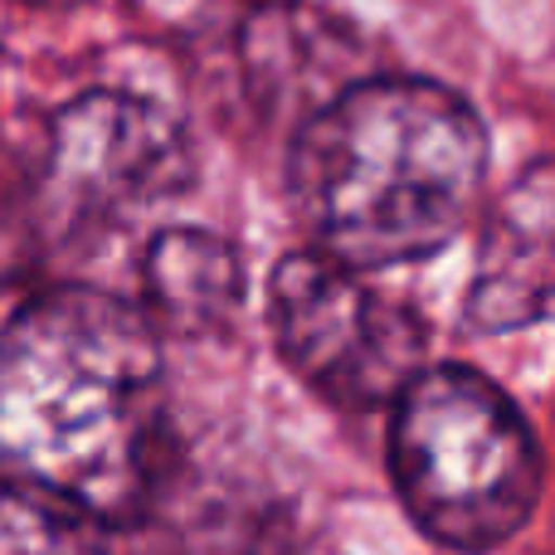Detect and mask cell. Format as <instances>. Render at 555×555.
Instances as JSON below:
<instances>
[{"label": "cell", "mask_w": 555, "mask_h": 555, "mask_svg": "<svg viewBox=\"0 0 555 555\" xmlns=\"http://www.w3.org/2000/svg\"><path fill=\"white\" fill-rule=\"evenodd\" d=\"M0 473L103 527L137 521L162 478V341L142 307L54 287L0 332Z\"/></svg>", "instance_id": "1"}, {"label": "cell", "mask_w": 555, "mask_h": 555, "mask_svg": "<svg viewBox=\"0 0 555 555\" xmlns=\"http://www.w3.org/2000/svg\"><path fill=\"white\" fill-rule=\"evenodd\" d=\"M488 132L453 88L356 78L302 117L287 191L317 249L356 273L420 263L482 205Z\"/></svg>", "instance_id": "2"}, {"label": "cell", "mask_w": 555, "mask_h": 555, "mask_svg": "<svg viewBox=\"0 0 555 555\" xmlns=\"http://www.w3.org/2000/svg\"><path fill=\"white\" fill-rule=\"evenodd\" d=\"M390 473L420 531L453 551L502 546L541 498L531 424L468 365H429L400 390Z\"/></svg>", "instance_id": "3"}, {"label": "cell", "mask_w": 555, "mask_h": 555, "mask_svg": "<svg viewBox=\"0 0 555 555\" xmlns=\"http://www.w3.org/2000/svg\"><path fill=\"white\" fill-rule=\"evenodd\" d=\"M269 322L293 375L341 410L395 404L424 371L420 317L322 249L287 254L273 269Z\"/></svg>", "instance_id": "4"}, {"label": "cell", "mask_w": 555, "mask_h": 555, "mask_svg": "<svg viewBox=\"0 0 555 555\" xmlns=\"http://www.w3.org/2000/svg\"><path fill=\"white\" fill-rule=\"evenodd\" d=\"M191 185L185 132L156 103L98 88L83 93L49 127L44 195L64 224L113 220L146 210Z\"/></svg>", "instance_id": "5"}, {"label": "cell", "mask_w": 555, "mask_h": 555, "mask_svg": "<svg viewBox=\"0 0 555 555\" xmlns=\"http://www.w3.org/2000/svg\"><path fill=\"white\" fill-rule=\"evenodd\" d=\"M555 317V156L512 181L488 210L468 322L478 332H517Z\"/></svg>", "instance_id": "6"}, {"label": "cell", "mask_w": 555, "mask_h": 555, "mask_svg": "<svg viewBox=\"0 0 555 555\" xmlns=\"http://www.w3.org/2000/svg\"><path fill=\"white\" fill-rule=\"evenodd\" d=\"M152 326H171L181 336L220 332L244 297L240 254L205 230H166L152 240L142 263Z\"/></svg>", "instance_id": "7"}, {"label": "cell", "mask_w": 555, "mask_h": 555, "mask_svg": "<svg viewBox=\"0 0 555 555\" xmlns=\"http://www.w3.org/2000/svg\"><path fill=\"white\" fill-rule=\"evenodd\" d=\"M0 555H107L103 521L0 473Z\"/></svg>", "instance_id": "8"}]
</instances>
